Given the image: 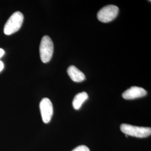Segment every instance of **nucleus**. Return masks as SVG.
<instances>
[{
    "mask_svg": "<svg viewBox=\"0 0 151 151\" xmlns=\"http://www.w3.org/2000/svg\"><path fill=\"white\" fill-rule=\"evenodd\" d=\"M24 22V15L21 12H14L6 22L4 32L7 35H10L17 32L22 27Z\"/></svg>",
    "mask_w": 151,
    "mask_h": 151,
    "instance_id": "1",
    "label": "nucleus"
},
{
    "mask_svg": "<svg viewBox=\"0 0 151 151\" xmlns=\"http://www.w3.org/2000/svg\"><path fill=\"white\" fill-rule=\"evenodd\" d=\"M120 130L126 135L137 138H146L151 134V128L133 126L129 124H122Z\"/></svg>",
    "mask_w": 151,
    "mask_h": 151,
    "instance_id": "2",
    "label": "nucleus"
},
{
    "mask_svg": "<svg viewBox=\"0 0 151 151\" xmlns=\"http://www.w3.org/2000/svg\"><path fill=\"white\" fill-rule=\"evenodd\" d=\"M54 45L50 38L47 36H44L42 39L40 44V56L42 61L44 63L49 62L53 54Z\"/></svg>",
    "mask_w": 151,
    "mask_h": 151,
    "instance_id": "3",
    "label": "nucleus"
},
{
    "mask_svg": "<svg viewBox=\"0 0 151 151\" xmlns=\"http://www.w3.org/2000/svg\"><path fill=\"white\" fill-rule=\"evenodd\" d=\"M119 13V8L115 5H108L103 7L97 13V17L100 22H109L114 20Z\"/></svg>",
    "mask_w": 151,
    "mask_h": 151,
    "instance_id": "4",
    "label": "nucleus"
},
{
    "mask_svg": "<svg viewBox=\"0 0 151 151\" xmlns=\"http://www.w3.org/2000/svg\"><path fill=\"white\" fill-rule=\"evenodd\" d=\"M40 110L44 123L46 124L49 123L53 114V108L48 98H44L42 100L40 103Z\"/></svg>",
    "mask_w": 151,
    "mask_h": 151,
    "instance_id": "5",
    "label": "nucleus"
},
{
    "mask_svg": "<svg viewBox=\"0 0 151 151\" xmlns=\"http://www.w3.org/2000/svg\"><path fill=\"white\" fill-rule=\"evenodd\" d=\"M147 92L146 90L139 87H131L127 90L125 91L122 94V96L126 100H133L145 96Z\"/></svg>",
    "mask_w": 151,
    "mask_h": 151,
    "instance_id": "6",
    "label": "nucleus"
},
{
    "mask_svg": "<svg viewBox=\"0 0 151 151\" xmlns=\"http://www.w3.org/2000/svg\"><path fill=\"white\" fill-rule=\"evenodd\" d=\"M67 73L70 79L75 82H81L86 78L84 73L75 65L70 66L67 69Z\"/></svg>",
    "mask_w": 151,
    "mask_h": 151,
    "instance_id": "7",
    "label": "nucleus"
},
{
    "mask_svg": "<svg viewBox=\"0 0 151 151\" xmlns=\"http://www.w3.org/2000/svg\"><path fill=\"white\" fill-rule=\"evenodd\" d=\"M88 94L86 92H82L77 94L74 97L72 105L75 110H78L81 108L82 105L88 99Z\"/></svg>",
    "mask_w": 151,
    "mask_h": 151,
    "instance_id": "8",
    "label": "nucleus"
},
{
    "mask_svg": "<svg viewBox=\"0 0 151 151\" xmlns=\"http://www.w3.org/2000/svg\"><path fill=\"white\" fill-rule=\"evenodd\" d=\"M72 151H90V150L87 146H80L76 147Z\"/></svg>",
    "mask_w": 151,
    "mask_h": 151,
    "instance_id": "9",
    "label": "nucleus"
},
{
    "mask_svg": "<svg viewBox=\"0 0 151 151\" xmlns=\"http://www.w3.org/2000/svg\"><path fill=\"white\" fill-rule=\"evenodd\" d=\"M5 54V51L3 49L0 48V59L4 56Z\"/></svg>",
    "mask_w": 151,
    "mask_h": 151,
    "instance_id": "10",
    "label": "nucleus"
},
{
    "mask_svg": "<svg viewBox=\"0 0 151 151\" xmlns=\"http://www.w3.org/2000/svg\"><path fill=\"white\" fill-rule=\"evenodd\" d=\"M4 68V64L2 61L0 60V72L3 70Z\"/></svg>",
    "mask_w": 151,
    "mask_h": 151,
    "instance_id": "11",
    "label": "nucleus"
}]
</instances>
